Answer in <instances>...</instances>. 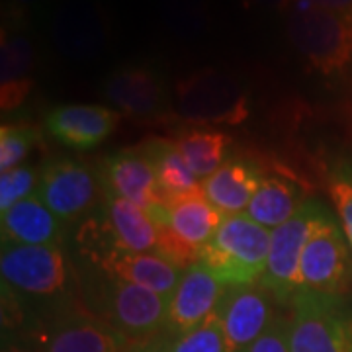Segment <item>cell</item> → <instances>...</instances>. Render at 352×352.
<instances>
[{
	"label": "cell",
	"instance_id": "cell-1",
	"mask_svg": "<svg viewBox=\"0 0 352 352\" xmlns=\"http://www.w3.org/2000/svg\"><path fill=\"white\" fill-rule=\"evenodd\" d=\"M2 329L34 335L57 315L82 307L78 280L63 247L2 243Z\"/></svg>",
	"mask_w": 352,
	"mask_h": 352
},
{
	"label": "cell",
	"instance_id": "cell-2",
	"mask_svg": "<svg viewBox=\"0 0 352 352\" xmlns=\"http://www.w3.org/2000/svg\"><path fill=\"white\" fill-rule=\"evenodd\" d=\"M289 309V351L352 352V294L300 289Z\"/></svg>",
	"mask_w": 352,
	"mask_h": 352
},
{
	"label": "cell",
	"instance_id": "cell-3",
	"mask_svg": "<svg viewBox=\"0 0 352 352\" xmlns=\"http://www.w3.org/2000/svg\"><path fill=\"white\" fill-rule=\"evenodd\" d=\"M272 233L249 215H227L215 237L201 251L200 263L223 284L263 280Z\"/></svg>",
	"mask_w": 352,
	"mask_h": 352
},
{
	"label": "cell",
	"instance_id": "cell-4",
	"mask_svg": "<svg viewBox=\"0 0 352 352\" xmlns=\"http://www.w3.org/2000/svg\"><path fill=\"white\" fill-rule=\"evenodd\" d=\"M100 276L94 294L87 300L94 314L106 319L133 344L164 335L166 298L120 278Z\"/></svg>",
	"mask_w": 352,
	"mask_h": 352
},
{
	"label": "cell",
	"instance_id": "cell-5",
	"mask_svg": "<svg viewBox=\"0 0 352 352\" xmlns=\"http://www.w3.org/2000/svg\"><path fill=\"white\" fill-rule=\"evenodd\" d=\"M286 30L294 50L323 75L340 73L352 61V14L298 0Z\"/></svg>",
	"mask_w": 352,
	"mask_h": 352
},
{
	"label": "cell",
	"instance_id": "cell-6",
	"mask_svg": "<svg viewBox=\"0 0 352 352\" xmlns=\"http://www.w3.org/2000/svg\"><path fill=\"white\" fill-rule=\"evenodd\" d=\"M151 215L159 229L157 254L182 270L200 263L204 247L214 239L223 221L204 192L170 200L163 208L151 210Z\"/></svg>",
	"mask_w": 352,
	"mask_h": 352
},
{
	"label": "cell",
	"instance_id": "cell-7",
	"mask_svg": "<svg viewBox=\"0 0 352 352\" xmlns=\"http://www.w3.org/2000/svg\"><path fill=\"white\" fill-rule=\"evenodd\" d=\"M327 212L329 206L323 201L307 200L294 217L272 229L268 263L261 284L276 298L278 303L289 307L298 292L302 289L300 264L303 249L311 237L315 226Z\"/></svg>",
	"mask_w": 352,
	"mask_h": 352
},
{
	"label": "cell",
	"instance_id": "cell-8",
	"mask_svg": "<svg viewBox=\"0 0 352 352\" xmlns=\"http://www.w3.org/2000/svg\"><path fill=\"white\" fill-rule=\"evenodd\" d=\"M302 289L352 294V251L335 214L329 210L315 226L300 264Z\"/></svg>",
	"mask_w": 352,
	"mask_h": 352
},
{
	"label": "cell",
	"instance_id": "cell-9",
	"mask_svg": "<svg viewBox=\"0 0 352 352\" xmlns=\"http://www.w3.org/2000/svg\"><path fill=\"white\" fill-rule=\"evenodd\" d=\"M178 113L192 124H239L247 118V96L237 80L204 69L176 85Z\"/></svg>",
	"mask_w": 352,
	"mask_h": 352
},
{
	"label": "cell",
	"instance_id": "cell-10",
	"mask_svg": "<svg viewBox=\"0 0 352 352\" xmlns=\"http://www.w3.org/2000/svg\"><path fill=\"white\" fill-rule=\"evenodd\" d=\"M100 194L104 196L100 176L78 161H50L39 173L36 196L63 223H75L90 214L100 206Z\"/></svg>",
	"mask_w": 352,
	"mask_h": 352
},
{
	"label": "cell",
	"instance_id": "cell-11",
	"mask_svg": "<svg viewBox=\"0 0 352 352\" xmlns=\"http://www.w3.org/2000/svg\"><path fill=\"white\" fill-rule=\"evenodd\" d=\"M32 339L41 352H131L133 342L87 307L57 315L39 327Z\"/></svg>",
	"mask_w": 352,
	"mask_h": 352
},
{
	"label": "cell",
	"instance_id": "cell-12",
	"mask_svg": "<svg viewBox=\"0 0 352 352\" xmlns=\"http://www.w3.org/2000/svg\"><path fill=\"white\" fill-rule=\"evenodd\" d=\"M276 315V298L261 282L227 286L215 309L229 352L245 351L263 335Z\"/></svg>",
	"mask_w": 352,
	"mask_h": 352
},
{
	"label": "cell",
	"instance_id": "cell-13",
	"mask_svg": "<svg viewBox=\"0 0 352 352\" xmlns=\"http://www.w3.org/2000/svg\"><path fill=\"white\" fill-rule=\"evenodd\" d=\"M94 233L106 237L94 239L90 254L106 251L155 252L159 249V229L151 212L139 208L138 204L104 194V201L98 208V221Z\"/></svg>",
	"mask_w": 352,
	"mask_h": 352
},
{
	"label": "cell",
	"instance_id": "cell-14",
	"mask_svg": "<svg viewBox=\"0 0 352 352\" xmlns=\"http://www.w3.org/2000/svg\"><path fill=\"white\" fill-rule=\"evenodd\" d=\"M106 98L131 118L164 120L168 118L170 102L163 76L149 65L118 67L104 82Z\"/></svg>",
	"mask_w": 352,
	"mask_h": 352
},
{
	"label": "cell",
	"instance_id": "cell-15",
	"mask_svg": "<svg viewBox=\"0 0 352 352\" xmlns=\"http://www.w3.org/2000/svg\"><path fill=\"white\" fill-rule=\"evenodd\" d=\"M227 284L201 263L184 268L175 292L166 300L164 335H180L212 317L226 294Z\"/></svg>",
	"mask_w": 352,
	"mask_h": 352
},
{
	"label": "cell",
	"instance_id": "cell-16",
	"mask_svg": "<svg viewBox=\"0 0 352 352\" xmlns=\"http://www.w3.org/2000/svg\"><path fill=\"white\" fill-rule=\"evenodd\" d=\"M98 176L104 194L138 204L147 212L166 206L157 173L139 147L108 155Z\"/></svg>",
	"mask_w": 352,
	"mask_h": 352
},
{
	"label": "cell",
	"instance_id": "cell-17",
	"mask_svg": "<svg viewBox=\"0 0 352 352\" xmlns=\"http://www.w3.org/2000/svg\"><path fill=\"white\" fill-rule=\"evenodd\" d=\"M120 124V113L98 104H65L53 108L45 127L65 147L87 151L98 147Z\"/></svg>",
	"mask_w": 352,
	"mask_h": 352
},
{
	"label": "cell",
	"instance_id": "cell-18",
	"mask_svg": "<svg viewBox=\"0 0 352 352\" xmlns=\"http://www.w3.org/2000/svg\"><path fill=\"white\" fill-rule=\"evenodd\" d=\"M90 256L100 274L153 289L166 300L175 292L176 284L184 272L182 268L155 252L106 251Z\"/></svg>",
	"mask_w": 352,
	"mask_h": 352
},
{
	"label": "cell",
	"instance_id": "cell-19",
	"mask_svg": "<svg viewBox=\"0 0 352 352\" xmlns=\"http://www.w3.org/2000/svg\"><path fill=\"white\" fill-rule=\"evenodd\" d=\"M53 39L69 57H92L104 47L106 25L102 12L88 0H69L55 16Z\"/></svg>",
	"mask_w": 352,
	"mask_h": 352
},
{
	"label": "cell",
	"instance_id": "cell-20",
	"mask_svg": "<svg viewBox=\"0 0 352 352\" xmlns=\"http://www.w3.org/2000/svg\"><path fill=\"white\" fill-rule=\"evenodd\" d=\"M2 243L63 247L65 226L38 196L18 201L0 215Z\"/></svg>",
	"mask_w": 352,
	"mask_h": 352
},
{
	"label": "cell",
	"instance_id": "cell-21",
	"mask_svg": "<svg viewBox=\"0 0 352 352\" xmlns=\"http://www.w3.org/2000/svg\"><path fill=\"white\" fill-rule=\"evenodd\" d=\"M263 176L251 159H231L201 182V192L221 215H237L249 208Z\"/></svg>",
	"mask_w": 352,
	"mask_h": 352
},
{
	"label": "cell",
	"instance_id": "cell-22",
	"mask_svg": "<svg viewBox=\"0 0 352 352\" xmlns=\"http://www.w3.org/2000/svg\"><path fill=\"white\" fill-rule=\"evenodd\" d=\"M34 45L22 32L2 30L0 50V78H2V112L18 108L32 88Z\"/></svg>",
	"mask_w": 352,
	"mask_h": 352
},
{
	"label": "cell",
	"instance_id": "cell-23",
	"mask_svg": "<svg viewBox=\"0 0 352 352\" xmlns=\"http://www.w3.org/2000/svg\"><path fill=\"white\" fill-rule=\"evenodd\" d=\"M139 149L153 164L166 204L176 198L194 194V192H201L198 176L192 173V168L186 163V159L182 157L176 141L153 138L143 141L139 145Z\"/></svg>",
	"mask_w": 352,
	"mask_h": 352
},
{
	"label": "cell",
	"instance_id": "cell-24",
	"mask_svg": "<svg viewBox=\"0 0 352 352\" xmlns=\"http://www.w3.org/2000/svg\"><path fill=\"white\" fill-rule=\"evenodd\" d=\"M305 201L302 186L288 176H263V182L247 208V215L258 226L276 229L298 214Z\"/></svg>",
	"mask_w": 352,
	"mask_h": 352
},
{
	"label": "cell",
	"instance_id": "cell-25",
	"mask_svg": "<svg viewBox=\"0 0 352 352\" xmlns=\"http://www.w3.org/2000/svg\"><path fill=\"white\" fill-rule=\"evenodd\" d=\"M176 145L182 153V157L186 159L192 173L206 180L223 164L229 138L217 129L192 127L178 135Z\"/></svg>",
	"mask_w": 352,
	"mask_h": 352
},
{
	"label": "cell",
	"instance_id": "cell-26",
	"mask_svg": "<svg viewBox=\"0 0 352 352\" xmlns=\"http://www.w3.org/2000/svg\"><path fill=\"white\" fill-rule=\"evenodd\" d=\"M170 352H229L219 319L208 317L201 325L180 335H163Z\"/></svg>",
	"mask_w": 352,
	"mask_h": 352
},
{
	"label": "cell",
	"instance_id": "cell-27",
	"mask_svg": "<svg viewBox=\"0 0 352 352\" xmlns=\"http://www.w3.org/2000/svg\"><path fill=\"white\" fill-rule=\"evenodd\" d=\"M38 139V129L32 126L4 124L0 127V173L12 170L24 163Z\"/></svg>",
	"mask_w": 352,
	"mask_h": 352
},
{
	"label": "cell",
	"instance_id": "cell-28",
	"mask_svg": "<svg viewBox=\"0 0 352 352\" xmlns=\"http://www.w3.org/2000/svg\"><path fill=\"white\" fill-rule=\"evenodd\" d=\"M329 194L352 251V161H342L331 170Z\"/></svg>",
	"mask_w": 352,
	"mask_h": 352
},
{
	"label": "cell",
	"instance_id": "cell-29",
	"mask_svg": "<svg viewBox=\"0 0 352 352\" xmlns=\"http://www.w3.org/2000/svg\"><path fill=\"white\" fill-rule=\"evenodd\" d=\"M39 184L38 170L30 164H20L0 176V212L10 210L18 201L36 196Z\"/></svg>",
	"mask_w": 352,
	"mask_h": 352
},
{
	"label": "cell",
	"instance_id": "cell-30",
	"mask_svg": "<svg viewBox=\"0 0 352 352\" xmlns=\"http://www.w3.org/2000/svg\"><path fill=\"white\" fill-rule=\"evenodd\" d=\"M243 352H292L289 351L288 319L276 315L263 335Z\"/></svg>",
	"mask_w": 352,
	"mask_h": 352
},
{
	"label": "cell",
	"instance_id": "cell-31",
	"mask_svg": "<svg viewBox=\"0 0 352 352\" xmlns=\"http://www.w3.org/2000/svg\"><path fill=\"white\" fill-rule=\"evenodd\" d=\"M168 6V12L176 20L178 28L198 30L201 22L200 0H164Z\"/></svg>",
	"mask_w": 352,
	"mask_h": 352
},
{
	"label": "cell",
	"instance_id": "cell-32",
	"mask_svg": "<svg viewBox=\"0 0 352 352\" xmlns=\"http://www.w3.org/2000/svg\"><path fill=\"white\" fill-rule=\"evenodd\" d=\"M2 352H41L38 342L22 333H2Z\"/></svg>",
	"mask_w": 352,
	"mask_h": 352
},
{
	"label": "cell",
	"instance_id": "cell-33",
	"mask_svg": "<svg viewBox=\"0 0 352 352\" xmlns=\"http://www.w3.org/2000/svg\"><path fill=\"white\" fill-rule=\"evenodd\" d=\"M307 2L325 10H333V12L352 14V0H307Z\"/></svg>",
	"mask_w": 352,
	"mask_h": 352
},
{
	"label": "cell",
	"instance_id": "cell-34",
	"mask_svg": "<svg viewBox=\"0 0 352 352\" xmlns=\"http://www.w3.org/2000/svg\"><path fill=\"white\" fill-rule=\"evenodd\" d=\"M131 352H170L166 342H164V337H157V339L149 340V342H141V344H133Z\"/></svg>",
	"mask_w": 352,
	"mask_h": 352
},
{
	"label": "cell",
	"instance_id": "cell-35",
	"mask_svg": "<svg viewBox=\"0 0 352 352\" xmlns=\"http://www.w3.org/2000/svg\"><path fill=\"white\" fill-rule=\"evenodd\" d=\"M289 0H247V4H256V6H264V8H274V10H282L288 6Z\"/></svg>",
	"mask_w": 352,
	"mask_h": 352
},
{
	"label": "cell",
	"instance_id": "cell-36",
	"mask_svg": "<svg viewBox=\"0 0 352 352\" xmlns=\"http://www.w3.org/2000/svg\"><path fill=\"white\" fill-rule=\"evenodd\" d=\"M16 2H20V4L28 6V4H34V2H39V0H16Z\"/></svg>",
	"mask_w": 352,
	"mask_h": 352
}]
</instances>
